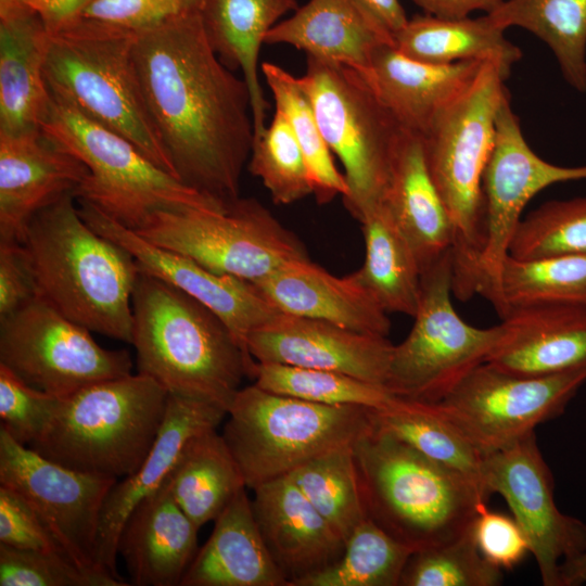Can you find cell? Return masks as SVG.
<instances>
[{"label":"cell","mask_w":586,"mask_h":586,"mask_svg":"<svg viewBox=\"0 0 586 586\" xmlns=\"http://www.w3.org/2000/svg\"><path fill=\"white\" fill-rule=\"evenodd\" d=\"M50 36L43 67L49 91L127 138L176 177L139 85L132 58L135 33L81 17Z\"/></svg>","instance_id":"52a82bcc"},{"label":"cell","mask_w":586,"mask_h":586,"mask_svg":"<svg viewBox=\"0 0 586 586\" xmlns=\"http://www.w3.org/2000/svg\"><path fill=\"white\" fill-rule=\"evenodd\" d=\"M165 483L178 506L201 528L246 487L222 434L207 430L182 446Z\"/></svg>","instance_id":"d6a6232c"},{"label":"cell","mask_w":586,"mask_h":586,"mask_svg":"<svg viewBox=\"0 0 586 586\" xmlns=\"http://www.w3.org/2000/svg\"><path fill=\"white\" fill-rule=\"evenodd\" d=\"M501 582L502 571L481 553L472 523L446 544L415 551L399 586H496Z\"/></svg>","instance_id":"ee69618b"},{"label":"cell","mask_w":586,"mask_h":586,"mask_svg":"<svg viewBox=\"0 0 586 586\" xmlns=\"http://www.w3.org/2000/svg\"><path fill=\"white\" fill-rule=\"evenodd\" d=\"M199 527L171 496L165 480L128 517L118 553L136 586H180L198 551Z\"/></svg>","instance_id":"484cf974"},{"label":"cell","mask_w":586,"mask_h":586,"mask_svg":"<svg viewBox=\"0 0 586 586\" xmlns=\"http://www.w3.org/2000/svg\"><path fill=\"white\" fill-rule=\"evenodd\" d=\"M168 394L140 372L88 385L60 397L46 431L29 447L73 470L125 477L152 449Z\"/></svg>","instance_id":"8992f818"},{"label":"cell","mask_w":586,"mask_h":586,"mask_svg":"<svg viewBox=\"0 0 586 586\" xmlns=\"http://www.w3.org/2000/svg\"><path fill=\"white\" fill-rule=\"evenodd\" d=\"M252 491L256 523L288 586H296L341 558L345 542L289 475Z\"/></svg>","instance_id":"7402d4cb"},{"label":"cell","mask_w":586,"mask_h":586,"mask_svg":"<svg viewBox=\"0 0 586 586\" xmlns=\"http://www.w3.org/2000/svg\"><path fill=\"white\" fill-rule=\"evenodd\" d=\"M424 13L440 17H466L472 12L483 11L488 14L496 10L504 0H411Z\"/></svg>","instance_id":"f5cc1de1"},{"label":"cell","mask_w":586,"mask_h":586,"mask_svg":"<svg viewBox=\"0 0 586 586\" xmlns=\"http://www.w3.org/2000/svg\"><path fill=\"white\" fill-rule=\"evenodd\" d=\"M138 372L169 394L216 404L228 412L256 360L208 307L139 270L132 292L131 343Z\"/></svg>","instance_id":"3957f363"},{"label":"cell","mask_w":586,"mask_h":586,"mask_svg":"<svg viewBox=\"0 0 586 586\" xmlns=\"http://www.w3.org/2000/svg\"><path fill=\"white\" fill-rule=\"evenodd\" d=\"M487 15L504 30L517 26L538 37L566 82L586 92V0H504Z\"/></svg>","instance_id":"d590c367"},{"label":"cell","mask_w":586,"mask_h":586,"mask_svg":"<svg viewBox=\"0 0 586 586\" xmlns=\"http://www.w3.org/2000/svg\"><path fill=\"white\" fill-rule=\"evenodd\" d=\"M354 453L368 517L415 551L457 538L486 506L467 477L374 425Z\"/></svg>","instance_id":"5b68a950"},{"label":"cell","mask_w":586,"mask_h":586,"mask_svg":"<svg viewBox=\"0 0 586 586\" xmlns=\"http://www.w3.org/2000/svg\"><path fill=\"white\" fill-rule=\"evenodd\" d=\"M247 168L277 204L289 205L313 195L304 154L285 115L278 109L263 133L253 140Z\"/></svg>","instance_id":"b9f144b4"},{"label":"cell","mask_w":586,"mask_h":586,"mask_svg":"<svg viewBox=\"0 0 586 586\" xmlns=\"http://www.w3.org/2000/svg\"><path fill=\"white\" fill-rule=\"evenodd\" d=\"M41 18L50 35H54L82 17L95 0H21Z\"/></svg>","instance_id":"816d5d0a"},{"label":"cell","mask_w":586,"mask_h":586,"mask_svg":"<svg viewBox=\"0 0 586 586\" xmlns=\"http://www.w3.org/2000/svg\"><path fill=\"white\" fill-rule=\"evenodd\" d=\"M246 488L214 520L180 586H288L262 537Z\"/></svg>","instance_id":"f1b7e54d"},{"label":"cell","mask_w":586,"mask_h":586,"mask_svg":"<svg viewBox=\"0 0 586 586\" xmlns=\"http://www.w3.org/2000/svg\"><path fill=\"white\" fill-rule=\"evenodd\" d=\"M38 296L30 263L21 242L0 241V319Z\"/></svg>","instance_id":"f907efd6"},{"label":"cell","mask_w":586,"mask_h":586,"mask_svg":"<svg viewBox=\"0 0 586 586\" xmlns=\"http://www.w3.org/2000/svg\"><path fill=\"white\" fill-rule=\"evenodd\" d=\"M393 43L405 55L428 63L493 62L508 77L522 58L521 49L487 14L458 18L415 15L394 35Z\"/></svg>","instance_id":"1f68e13d"},{"label":"cell","mask_w":586,"mask_h":586,"mask_svg":"<svg viewBox=\"0 0 586 586\" xmlns=\"http://www.w3.org/2000/svg\"><path fill=\"white\" fill-rule=\"evenodd\" d=\"M0 544L64 555L33 507L15 491L3 485H0Z\"/></svg>","instance_id":"c3c4849f"},{"label":"cell","mask_w":586,"mask_h":586,"mask_svg":"<svg viewBox=\"0 0 586 586\" xmlns=\"http://www.w3.org/2000/svg\"><path fill=\"white\" fill-rule=\"evenodd\" d=\"M382 203L410 243L421 273L451 250L449 216L419 133L403 129Z\"/></svg>","instance_id":"83f0119b"},{"label":"cell","mask_w":586,"mask_h":586,"mask_svg":"<svg viewBox=\"0 0 586 586\" xmlns=\"http://www.w3.org/2000/svg\"><path fill=\"white\" fill-rule=\"evenodd\" d=\"M60 397L37 390L0 365V420L16 442L31 445L46 431Z\"/></svg>","instance_id":"bcb514c9"},{"label":"cell","mask_w":586,"mask_h":586,"mask_svg":"<svg viewBox=\"0 0 586 586\" xmlns=\"http://www.w3.org/2000/svg\"><path fill=\"white\" fill-rule=\"evenodd\" d=\"M0 365L58 397L130 374L132 368L127 351L102 347L91 331L40 296L0 319Z\"/></svg>","instance_id":"4fadbf2b"},{"label":"cell","mask_w":586,"mask_h":586,"mask_svg":"<svg viewBox=\"0 0 586 586\" xmlns=\"http://www.w3.org/2000/svg\"><path fill=\"white\" fill-rule=\"evenodd\" d=\"M116 482L54 462L0 428V485L15 491L33 507L71 561L126 586L128 583L103 571L95 559L102 507Z\"/></svg>","instance_id":"9a60e30c"},{"label":"cell","mask_w":586,"mask_h":586,"mask_svg":"<svg viewBox=\"0 0 586 586\" xmlns=\"http://www.w3.org/2000/svg\"><path fill=\"white\" fill-rule=\"evenodd\" d=\"M482 483L487 496L499 494L523 531L544 586H561L562 562L586 551V523L561 512L553 477L535 432L485 455Z\"/></svg>","instance_id":"2e32d148"},{"label":"cell","mask_w":586,"mask_h":586,"mask_svg":"<svg viewBox=\"0 0 586 586\" xmlns=\"http://www.w3.org/2000/svg\"><path fill=\"white\" fill-rule=\"evenodd\" d=\"M50 95L41 131L88 168L73 194L76 200L131 230L141 228L158 211L227 207L184 184L127 138L94 122L66 99Z\"/></svg>","instance_id":"ba28073f"},{"label":"cell","mask_w":586,"mask_h":586,"mask_svg":"<svg viewBox=\"0 0 586 586\" xmlns=\"http://www.w3.org/2000/svg\"><path fill=\"white\" fill-rule=\"evenodd\" d=\"M288 475L345 543L368 518L354 445L317 456Z\"/></svg>","instance_id":"f35d334b"},{"label":"cell","mask_w":586,"mask_h":586,"mask_svg":"<svg viewBox=\"0 0 586 586\" xmlns=\"http://www.w3.org/2000/svg\"><path fill=\"white\" fill-rule=\"evenodd\" d=\"M228 416L222 436L250 489L355 445L374 425L371 408L311 403L256 384L239 390Z\"/></svg>","instance_id":"9c48e42d"},{"label":"cell","mask_w":586,"mask_h":586,"mask_svg":"<svg viewBox=\"0 0 586 586\" xmlns=\"http://www.w3.org/2000/svg\"><path fill=\"white\" fill-rule=\"evenodd\" d=\"M0 586H124L91 574L64 555L0 544Z\"/></svg>","instance_id":"f6af8a7d"},{"label":"cell","mask_w":586,"mask_h":586,"mask_svg":"<svg viewBox=\"0 0 586 586\" xmlns=\"http://www.w3.org/2000/svg\"><path fill=\"white\" fill-rule=\"evenodd\" d=\"M203 0H95L82 17L138 33L200 11Z\"/></svg>","instance_id":"7dc6e473"},{"label":"cell","mask_w":586,"mask_h":586,"mask_svg":"<svg viewBox=\"0 0 586 586\" xmlns=\"http://www.w3.org/2000/svg\"><path fill=\"white\" fill-rule=\"evenodd\" d=\"M22 244L38 296L89 331L131 343L136 259L81 218L73 194L35 214Z\"/></svg>","instance_id":"7a4b0ae2"},{"label":"cell","mask_w":586,"mask_h":586,"mask_svg":"<svg viewBox=\"0 0 586 586\" xmlns=\"http://www.w3.org/2000/svg\"><path fill=\"white\" fill-rule=\"evenodd\" d=\"M133 231L211 271L247 282L292 260L309 258L303 242L254 198L240 196L219 211H158Z\"/></svg>","instance_id":"7c38bea8"},{"label":"cell","mask_w":586,"mask_h":586,"mask_svg":"<svg viewBox=\"0 0 586 586\" xmlns=\"http://www.w3.org/2000/svg\"><path fill=\"white\" fill-rule=\"evenodd\" d=\"M265 43L289 44L365 74L374 51L393 39L354 0H309L277 23Z\"/></svg>","instance_id":"f546056e"},{"label":"cell","mask_w":586,"mask_h":586,"mask_svg":"<svg viewBox=\"0 0 586 586\" xmlns=\"http://www.w3.org/2000/svg\"><path fill=\"white\" fill-rule=\"evenodd\" d=\"M453 255L446 252L421 273L419 304L407 337L394 345L385 388L393 395L438 403L485 362L505 326L467 323L453 302Z\"/></svg>","instance_id":"8fae6325"},{"label":"cell","mask_w":586,"mask_h":586,"mask_svg":"<svg viewBox=\"0 0 586 586\" xmlns=\"http://www.w3.org/2000/svg\"><path fill=\"white\" fill-rule=\"evenodd\" d=\"M253 379L266 391L323 405L381 409L395 397L381 385L348 374L282 364L256 361Z\"/></svg>","instance_id":"60d3db41"},{"label":"cell","mask_w":586,"mask_h":586,"mask_svg":"<svg viewBox=\"0 0 586 586\" xmlns=\"http://www.w3.org/2000/svg\"><path fill=\"white\" fill-rule=\"evenodd\" d=\"M561 586L586 584V551L562 562L560 568Z\"/></svg>","instance_id":"11a10c76"},{"label":"cell","mask_w":586,"mask_h":586,"mask_svg":"<svg viewBox=\"0 0 586 586\" xmlns=\"http://www.w3.org/2000/svg\"><path fill=\"white\" fill-rule=\"evenodd\" d=\"M517 259L586 256V196L543 203L522 218L509 246Z\"/></svg>","instance_id":"7bdbcfd3"},{"label":"cell","mask_w":586,"mask_h":586,"mask_svg":"<svg viewBox=\"0 0 586 586\" xmlns=\"http://www.w3.org/2000/svg\"><path fill=\"white\" fill-rule=\"evenodd\" d=\"M483 63H428L405 55L393 43H384L374 51L369 69L362 74L400 126L422 136Z\"/></svg>","instance_id":"4316f807"},{"label":"cell","mask_w":586,"mask_h":586,"mask_svg":"<svg viewBox=\"0 0 586 586\" xmlns=\"http://www.w3.org/2000/svg\"><path fill=\"white\" fill-rule=\"evenodd\" d=\"M297 0H203L200 14L207 40L231 71H240L252 104L254 139L266 128L269 110L259 80L258 58L268 31Z\"/></svg>","instance_id":"4dcf8cb0"},{"label":"cell","mask_w":586,"mask_h":586,"mask_svg":"<svg viewBox=\"0 0 586 586\" xmlns=\"http://www.w3.org/2000/svg\"><path fill=\"white\" fill-rule=\"evenodd\" d=\"M473 534L481 553L501 570L513 569L530 552L528 542L517 521L486 506L473 521Z\"/></svg>","instance_id":"681fc988"},{"label":"cell","mask_w":586,"mask_h":586,"mask_svg":"<svg viewBox=\"0 0 586 586\" xmlns=\"http://www.w3.org/2000/svg\"><path fill=\"white\" fill-rule=\"evenodd\" d=\"M372 419L377 429L463 475L488 497L482 483L484 455L438 403L395 396L385 407L372 409Z\"/></svg>","instance_id":"e575fe53"},{"label":"cell","mask_w":586,"mask_h":586,"mask_svg":"<svg viewBox=\"0 0 586 586\" xmlns=\"http://www.w3.org/2000/svg\"><path fill=\"white\" fill-rule=\"evenodd\" d=\"M76 202L81 218L95 232L126 249L140 271L176 286L208 307L245 351L249 334L280 313L253 283L211 271L184 255L151 243L93 205Z\"/></svg>","instance_id":"ac0fdd59"},{"label":"cell","mask_w":586,"mask_h":586,"mask_svg":"<svg viewBox=\"0 0 586 586\" xmlns=\"http://www.w3.org/2000/svg\"><path fill=\"white\" fill-rule=\"evenodd\" d=\"M298 79L329 149L344 167L348 193L343 204L359 221L383 201L404 128L355 68L307 56L306 72Z\"/></svg>","instance_id":"30bf717a"},{"label":"cell","mask_w":586,"mask_h":586,"mask_svg":"<svg viewBox=\"0 0 586 586\" xmlns=\"http://www.w3.org/2000/svg\"><path fill=\"white\" fill-rule=\"evenodd\" d=\"M394 344L387 336L277 314L252 331L246 348L257 362L340 372L385 387Z\"/></svg>","instance_id":"d6986e66"},{"label":"cell","mask_w":586,"mask_h":586,"mask_svg":"<svg viewBox=\"0 0 586 586\" xmlns=\"http://www.w3.org/2000/svg\"><path fill=\"white\" fill-rule=\"evenodd\" d=\"M359 222L366 252L356 277L387 314L413 317L421 269L410 243L383 203L369 209Z\"/></svg>","instance_id":"836d02e7"},{"label":"cell","mask_w":586,"mask_h":586,"mask_svg":"<svg viewBox=\"0 0 586 586\" xmlns=\"http://www.w3.org/2000/svg\"><path fill=\"white\" fill-rule=\"evenodd\" d=\"M413 552L368 517L346 540L337 561L296 586H399Z\"/></svg>","instance_id":"ab89813d"},{"label":"cell","mask_w":586,"mask_h":586,"mask_svg":"<svg viewBox=\"0 0 586 586\" xmlns=\"http://www.w3.org/2000/svg\"><path fill=\"white\" fill-rule=\"evenodd\" d=\"M585 382V369L520 375L483 362L438 405L485 456L561 416Z\"/></svg>","instance_id":"5bb4252c"},{"label":"cell","mask_w":586,"mask_h":586,"mask_svg":"<svg viewBox=\"0 0 586 586\" xmlns=\"http://www.w3.org/2000/svg\"><path fill=\"white\" fill-rule=\"evenodd\" d=\"M50 37L21 0H0V133L41 130L51 100L43 76Z\"/></svg>","instance_id":"cb8c5ba5"},{"label":"cell","mask_w":586,"mask_h":586,"mask_svg":"<svg viewBox=\"0 0 586 586\" xmlns=\"http://www.w3.org/2000/svg\"><path fill=\"white\" fill-rule=\"evenodd\" d=\"M87 175L78 157L41 130L0 133V241L22 243L34 215L74 194Z\"/></svg>","instance_id":"ffe728a7"},{"label":"cell","mask_w":586,"mask_h":586,"mask_svg":"<svg viewBox=\"0 0 586 586\" xmlns=\"http://www.w3.org/2000/svg\"><path fill=\"white\" fill-rule=\"evenodd\" d=\"M132 58L176 177L221 205L238 200L254 140L251 97L212 49L200 11L135 33Z\"/></svg>","instance_id":"6da1fadb"},{"label":"cell","mask_w":586,"mask_h":586,"mask_svg":"<svg viewBox=\"0 0 586 586\" xmlns=\"http://www.w3.org/2000/svg\"><path fill=\"white\" fill-rule=\"evenodd\" d=\"M227 415L216 404L168 394L163 425L145 460L133 473L116 482L104 500L95 547L97 563L103 571L125 582L116 564L119 537L128 517L162 485L186 442L217 429Z\"/></svg>","instance_id":"44dd1931"},{"label":"cell","mask_w":586,"mask_h":586,"mask_svg":"<svg viewBox=\"0 0 586 586\" xmlns=\"http://www.w3.org/2000/svg\"><path fill=\"white\" fill-rule=\"evenodd\" d=\"M392 39L408 17L399 0H354Z\"/></svg>","instance_id":"db71d44e"},{"label":"cell","mask_w":586,"mask_h":586,"mask_svg":"<svg viewBox=\"0 0 586 586\" xmlns=\"http://www.w3.org/2000/svg\"><path fill=\"white\" fill-rule=\"evenodd\" d=\"M575 180H586V165L559 166L539 157L526 142L507 97L497 115L495 144L482 181L485 221L479 294L491 304L527 203L549 186Z\"/></svg>","instance_id":"e0dca14e"},{"label":"cell","mask_w":586,"mask_h":586,"mask_svg":"<svg viewBox=\"0 0 586 586\" xmlns=\"http://www.w3.org/2000/svg\"><path fill=\"white\" fill-rule=\"evenodd\" d=\"M260 71L273 97L276 109L285 115L302 149L316 202L323 205L336 196L344 198L348 193L346 178L333 162L311 101L298 77L271 62H263Z\"/></svg>","instance_id":"74e56055"},{"label":"cell","mask_w":586,"mask_h":586,"mask_svg":"<svg viewBox=\"0 0 586 586\" xmlns=\"http://www.w3.org/2000/svg\"><path fill=\"white\" fill-rule=\"evenodd\" d=\"M547 304L586 306V256L505 259L493 306L502 318L514 307Z\"/></svg>","instance_id":"8d00e7d4"},{"label":"cell","mask_w":586,"mask_h":586,"mask_svg":"<svg viewBox=\"0 0 586 586\" xmlns=\"http://www.w3.org/2000/svg\"><path fill=\"white\" fill-rule=\"evenodd\" d=\"M501 320L505 335L485 362L520 375L586 370V306L514 307Z\"/></svg>","instance_id":"d4e9b609"},{"label":"cell","mask_w":586,"mask_h":586,"mask_svg":"<svg viewBox=\"0 0 586 586\" xmlns=\"http://www.w3.org/2000/svg\"><path fill=\"white\" fill-rule=\"evenodd\" d=\"M251 283L280 313L366 334L387 336L391 331L388 314L355 272L337 277L306 258L292 260Z\"/></svg>","instance_id":"603a6c76"},{"label":"cell","mask_w":586,"mask_h":586,"mask_svg":"<svg viewBox=\"0 0 586 586\" xmlns=\"http://www.w3.org/2000/svg\"><path fill=\"white\" fill-rule=\"evenodd\" d=\"M507 79L497 64L484 62L421 136L451 225L453 294L461 302L480 292L485 221L482 181L495 144L497 115L510 95Z\"/></svg>","instance_id":"277c9868"}]
</instances>
